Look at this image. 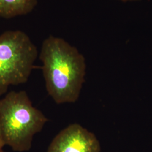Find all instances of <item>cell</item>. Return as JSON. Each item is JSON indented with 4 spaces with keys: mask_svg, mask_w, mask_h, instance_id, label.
Returning a JSON list of instances; mask_svg holds the SVG:
<instances>
[{
    "mask_svg": "<svg viewBox=\"0 0 152 152\" xmlns=\"http://www.w3.org/2000/svg\"><path fill=\"white\" fill-rule=\"evenodd\" d=\"M121 1H124V2H127V1H137V0H120Z\"/></svg>",
    "mask_w": 152,
    "mask_h": 152,
    "instance_id": "cell-6",
    "label": "cell"
},
{
    "mask_svg": "<svg viewBox=\"0 0 152 152\" xmlns=\"http://www.w3.org/2000/svg\"><path fill=\"white\" fill-rule=\"evenodd\" d=\"M46 90L58 104L78 100L85 82V59L63 38L50 36L39 54Z\"/></svg>",
    "mask_w": 152,
    "mask_h": 152,
    "instance_id": "cell-1",
    "label": "cell"
},
{
    "mask_svg": "<svg viewBox=\"0 0 152 152\" xmlns=\"http://www.w3.org/2000/svg\"><path fill=\"white\" fill-rule=\"evenodd\" d=\"M37 55L26 33L9 31L0 35V96L10 86L27 82Z\"/></svg>",
    "mask_w": 152,
    "mask_h": 152,
    "instance_id": "cell-3",
    "label": "cell"
},
{
    "mask_svg": "<svg viewBox=\"0 0 152 152\" xmlns=\"http://www.w3.org/2000/svg\"><path fill=\"white\" fill-rule=\"evenodd\" d=\"M37 0H0V16L11 18L32 11Z\"/></svg>",
    "mask_w": 152,
    "mask_h": 152,
    "instance_id": "cell-5",
    "label": "cell"
},
{
    "mask_svg": "<svg viewBox=\"0 0 152 152\" xmlns=\"http://www.w3.org/2000/svg\"><path fill=\"white\" fill-rule=\"evenodd\" d=\"M2 149H3V148H1V147H0V152H3Z\"/></svg>",
    "mask_w": 152,
    "mask_h": 152,
    "instance_id": "cell-7",
    "label": "cell"
},
{
    "mask_svg": "<svg viewBox=\"0 0 152 152\" xmlns=\"http://www.w3.org/2000/svg\"><path fill=\"white\" fill-rule=\"evenodd\" d=\"M96 136L78 124L68 126L55 137L46 152H100Z\"/></svg>",
    "mask_w": 152,
    "mask_h": 152,
    "instance_id": "cell-4",
    "label": "cell"
},
{
    "mask_svg": "<svg viewBox=\"0 0 152 152\" xmlns=\"http://www.w3.org/2000/svg\"><path fill=\"white\" fill-rule=\"evenodd\" d=\"M48 121L33 106L26 91L7 93L0 99V147L7 145L15 152L29 151L33 137Z\"/></svg>",
    "mask_w": 152,
    "mask_h": 152,
    "instance_id": "cell-2",
    "label": "cell"
}]
</instances>
